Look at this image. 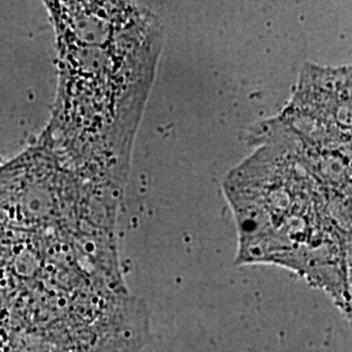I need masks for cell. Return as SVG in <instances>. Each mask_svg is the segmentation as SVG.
<instances>
[{
	"mask_svg": "<svg viewBox=\"0 0 352 352\" xmlns=\"http://www.w3.org/2000/svg\"><path fill=\"white\" fill-rule=\"evenodd\" d=\"M123 192L76 173L37 138L0 166V223L91 251L113 244Z\"/></svg>",
	"mask_w": 352,
	"mask_h": 352,
	"instance_id": "7a4b0ae2",
	"label": "cell"
},
{
	"mask_svg": "<svg viewBox=\"0 0 352 352\" xmlns=\"http://www.w3.org/2000/svg\"><path fill=\"white\" fill-rule=\"evenodd\" d=\"M58 87L41 140L76 173L124 190L164 30L146 3L45 1Z\"/></svg>",
	"mask_w": 352,
	"mask_h": 352,
	"instance_id": "6da1fadb",
	"label": "cell"
}]
</instances>
